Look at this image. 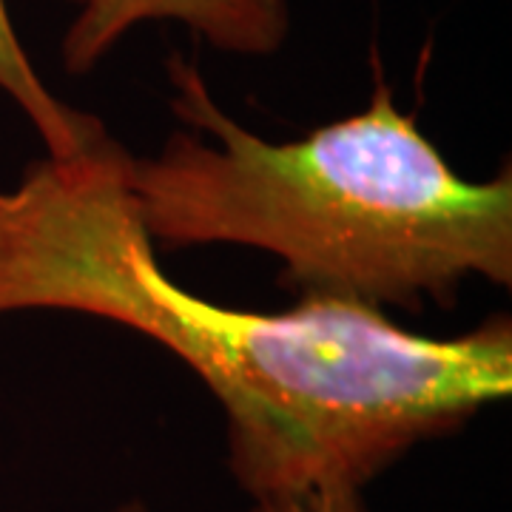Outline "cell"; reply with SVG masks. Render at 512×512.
I'll use <instances>...</instances> for the list:
<instances>
[{
  "mask_svg": "<svg viewBox=\"0 0 512 512\" xmlns=\"http://www.w3.org/2000/svg\"><path fill=\"white\" fill-rule=\"evenodd\" d=\"M114 137L32 163L0 191V316L106 319L174 353L225 419V461L251 501L365 490L424 441L458 433L512 390V322L421 336L350 299L225 308L171 282L143 231Z\"/></svg>",
  "mask_w": 512,
  "mask_h": 512,
  "instance_id": "6da1fadb",
  "label": "cell"
},
{
  "mask_svg": "<svg viewBox=\"0 0 512 512\" xmlns=\"http://www.w3.org/2000/svg\"><path fill=\"white\" fill-rule=\"evenodd\" d=\"M168 80L191 131L126 163L154 248L265 251L291 291L379 311L453 302L467 279L512 285L510 165L481 183L456 174L387 83L356 114L271 143L222 109L191 60L171 55Z\"/></svg>",
  "mask_w": 512,
  "mask_h": 512,
  "instance_id": "7a4b0ae2",
  "label": "cell"
},
{
  "mask_svg": "<svg viewBox=\"0 0 512 512\" xmlns=\"http://www.w3.org/2000/svg\"><path fill=\"white\" fill-rule=\"evenodd\" d=\"M151 20L183 23L208 46L242 57L274 55L291 32L288 0H83L63 35V69L94 72L134 26Z\"/></svg>",
  "mask_w": 512,
  "mask_h": 512,
  "instance_id": "3957f363",
  "label": "cell"
},
{
  "mask_svg": "<svg viewBox=\"0 0 512 512\" xmlns=\"http://www.w3.org/2000/svg\"><path fill=\"white\" fill-rule=\"evenodd\" d=\"M0 92L26 114L52 160L80 157L111 137L94 114L66 106L43 83L12 26L6 0H0Z\"/></svg>",
  "mask_w": 512,
  "mask_h": 512,
  "instance_id": "277c9868",
  "label": "cell"
},
{
  "mask_svg": "<svg viewBox=\"0 0 512 512\" xmlns=\"http://www.w3.org/2000/svg\"><path fill=\"white\" fill-rule=\"evenodd\" d=\"M248 512H367V507L359 487L333 484V487H319L311 493L251 501Z\"/></svg>",
  "mask_w": 512,
  "mask_h": 512,
  "instance_id": "5b68a950",
  "label": "cell"
},
{
  "mask_svg": "<svg viewBox=\"0 0 512 512\" xmlns=\"http://www.w3.org/2000/svg\"><path fill=\"white\" fill-rule=\"evenodd\" d=\"M109 512H148V510H146V504H143V498H126V501L114 504Z\"/></svg>",
  "mask_w": 512,
  "mask_h": 512,
  "instance_id": "8992f818",
  "label": "cell"
},
{
  "mask_svg": "<svg viewBox=\"0 0 512 512\" xmlns=\"http://www.w3.org/2000/svg\"><path fill=\"white\" fill-rule=\"evenodd\" d=\"M72 3H77V6H80V3H83V0H72Z\"/></svg>",
  "mask_w": 512,
  "mask_h": 512,
  "instance_id": "52a82bcc",
  "label": "cell"
}]
</instances>
